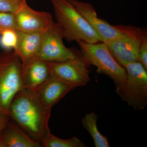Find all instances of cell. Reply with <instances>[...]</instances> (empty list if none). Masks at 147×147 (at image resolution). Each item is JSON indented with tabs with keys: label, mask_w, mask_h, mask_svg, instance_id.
Returning <instances> with one entry per match:
<instances>
[{
	"label": "cell",
	"mask_w": 147,
	"mask_h": 147,
	"mask_svg": "<svg viewBox=\"0 0 147 147\" xmlns=\"http://www.w3.org/2000/svg\"><path fill=\"white\" fill-rule=\"evenodd\" d=\"M51 111L42 106L33 91L23 88L11 102L9 117L30 137L40 144L50 130L48 122Z\"/></svg>",
	"instance_id": "6da1fadb"
},
{
	"label": "cell",
	"mask_w": 147,
	"mask_h": 147,
	"mask_svg": "<svg viewBox=\"0 0 147 147\" xmlns=\"http://www.w3.org/2000/svg\"><path fill=\"white\" fill-rule=\"evenodd\" d=\"M55 18L63 38L69 42L94 43L100 38L68 0H51Z\"/></svg>",
	"instance_id": "7a4b0ae2"
},
{
	"label": "cell",
	"mask_w": 147,
	"mask_h": 147,
	"mask_svg": "<svg viewBox=\"0 0 147 147\" xmlns=\"http://www.w3.org/2000/svg\"><path fill=\"white\" fill-rule=\"evenodd\" d=\"M22 69V63L13 51L0 52V113L9 116L11 102L23 88Z\"/></svg>",
	"instance_id": "3957f363"
},
{
	"label": "cell",
	"mask_w": 147,
	"mask_h": 147,
	"mask_svg": "<svg viewBox=\"0 0 147 147\" xmlns=\"http://www.w3.org/2000/svg\"><path fill=\"white\" fill-rule=\"evenodd\" d=\"M78 43L83 57L90 65L97 67L98 73L109 76L116 88L123 86L126 80V70L113 57L105 42Z\"/></svg>",
	"instance_id": "277c9868"
},
{
	"label": "cell",
	"mask_w": 147,
	"mask_h": 147,
	"mask_svg": "<svg viewBox=\"0 0 147 147\" xmlns=\"http://www.w3.org/2000/svg\"><path fill=\"white\" fill-rule=\"evenodd\" d=\"M127 73L125 83L116 88L122 100L134 110H143L147 105V70L138 61L124 66Z\"/></svg>",
	"instance_id": "5b68a950"
},
{
	"label": "cell",
	"mask_w": 147,
	"mask_h": 147,
	"mask_svg": "<svg viewBox=\"0 0 147 147\" xmlns=\"http://www.w3.org/2000/svg\"><path fill=\"white\" fill-rule=\"evenodd\" d=\"M147 36L145 31L137 27L126 26L125 33L105 42L113 57L121 65L137 61L139 46Z\"/></svg>",
	"instance_id": "8992f818"
},
{
	"label": "cell",
	"mask_w": 147,
	"mask_h": 147,
	"mask_svg": "<svg viewBox=\"0 0 147 147\" xmlns=\"http://www.w3.org/2000/svg\"><path fill=\"white\" fill-rule=\"evenodd\" d=\"M47 62L50 76L76 88L90 81V65L80 52L74 59L62 62Z\"/></svg>",
	"instance_id": "52a82bcc"
},
{
	"label": "cell",
	"mask_w": 147,
	"mask_h": 147,
	"mask_svg": "<svg viewBox=\"0 0 147 147\" xmlns=\"http://www.w3.org/2000/svg\"><path fill=\"white\" fill-rule=\"evenodd\" d=\"M62 33L56 22L42 34L37 57L45 61L62 62L74 59L79 52L66 47Z\"/></svg>",
	"instance_id": "ba28073f"
},
{
	"label": "cell",
	"mask_w": 147,
	"mask_h": 147,
	"mask_svg": "<svg viewBox=\"0 0 147 147\" xmlns=\"http://www.w3.org/2000/svg\"><path fill=\"white\" fill-rule=\"evenodd\" d=\"M89 24L100 38L102 42H106L125 33L126 26H113L97 16L94 7L89 3L79 0H68Z\"/></svg>",
	"instance_id": "9c48e42d"
},
{
	"label": "cell",
	"mask_w": 147,
	"mask_h": 147,
	"mask_svg": "<svg viewBox=\"0 0 147 147\" xmlns=\"http://www.w3.org/2000/svg\"><path fill=\"white\" fill-rule=\"evenodd\" d=\"M17 31L25 33H43L53 25L52 14L36 11L30 7L26 0L14 14Z\"/></svg>",
	"instance_id": "30bf717a"
},
{
	"label": "cell",
	"mask_w": 147,
	"mask_h": 147,
	"mask_svg": "<svg viewBox=\"0 0 147 147\" xmlns=\"http://www.w3.org/2000/svg\"><path fill=\"white\" fill-rule=\"evenodd\" d=\"M75 88L50 76L45 83L33 91L42 106L47 110H51L54 105Z\"/></svg>",
	"instance_id": "8fae6325"
},
{
	"label": "cell",
	"mask_w": 147,
	"mask_h": 147,
	"mask_svg": "<svg viewBox=\"0 0 147 147\" xmlns=\"http://www.w3.org/2000/svg\"><path fill=\"white\" fill-rule=\"evenodd\" d=\"M17 41L13 52L19 58L23 67L37 57L43 33L17 31Z\"/></svg>",
	"instance_id": "7c38bea8"
},
{
	"label": "cell",
	"mask_w": 147,
	"mask_h": 147,
	"mask_svg": "<svg viewBox=\"0 0 147 147\" xmlns=\"http://www.w3.org/2000/svg\"><path fill=\"white\" fill-rule=\"evenodd\" d=\"M49 76L47 62L37 57L23 67V88L35 91L45 83Z\"/></svg>",
	"instance_id": "4fadbf2b"
},
{
	"label": "cell",
	"mask_w": 147,
	"mask_h": 147,
	"mask_svg": "<svg viewBox=\"0 0 147 147\" xmlns=\"http://www.w3.org/2000/svg\"><path fill=\"white\" fill-rule=\"evenodd\" d=\"M41 147L10 119L2 133L0 147Z\"/></svg>",
	"instance_id": "5bb4252c"
},
{
	"label": "cell",
	"mask_w": 147,
	"mask_h": 147,
	"mask_svg": "<svg viewBox=\"0 0 147 147\" xmlns=\"http://www.w3.org/2000/svg\"><path fill=\"white\" fill-rule=\"evenodd\" d=\"M98 117L94 112L87 114L82 119L83 127L88 131L92 138L96 147H110L107 137L101 134L98 128Z\"/></svg>",
	"instance_id": "9a60e30c"
},
{
	"label": "cell",
	"mask_w": 147,
	"mask_h": 147,
	"mask_svg": "<svg viewBox=\"0 0 147 147\" xmlns=\"http://www.w3.org/2000/svg\"><path fill=\"white\" fill-rule=\"evenodd\" d=\"M43 147H85L86 145L76 137L69 139H62L56 137L48 131L40 142Z\"/></svg>",
	"instance_id": "2e32d148"
},
{
	"label": "cell",
	"mask_w": 147,
	"mask_h": 147,
	"mask_svg": "<svg viewBox=\"0 0 147 147\" xmlns=\"http://www.w3.org/2000/svg\"><path fill=\"white\" fill-rule=\"evenodd\" d=\"M0 45L5 50L13 49L16 46L17 41L16 31H6L1 35Z\"/></svg>",
	"instance_id": "e0dca14e"
},
{
	"label": "cell",
	"mask_w": 147,
	"mask_h": 147,
	"mask_svg": "<svg viewBox=\"0 0 147 147\" xmlns=\"http://www.w3.org/2000/svg\"><path fill=\"white\" fill-rule=\"evenodd\" d=\"M9 30L16 31L14 14L0 12V36L4 32Z\"/></svg>",
	"instance_id": "ac0fdd59"
},
{
	"label": "cell",
	"mask_w": 147,
	"mask_h": 147,
	"mask_svg": "<svg viewBox=\"0 0 147 147\" xmlns=\"http://www.w3.org/2000/svg\"><path fill=\"white\" fill-rule=\"evenodd\" d=\"M25 0H0V12L15 14Z\"/></svg>",
	"instance_id": "d6986e66"
},
{
	"label": "cell",
	"mask_w": 147,
	"mask_h": 147,
	"mask_svg": "<svg viewBox=\"0 0 147 147\" xmlns=\"http://www.w3.org/2000/svg\"><path fill=\"white\" fill-rule=\"evenodd\" d=\"M147 70V36L142 39L138 52V61Z\"/></svg>",
	"instance_id": "ffe728a7"
},
{
	"label": "cell",
	"mask_w": 147,
	"mask_h": 147,
	"mask_svg": "<svg viewBox=\"0 0 147 147\" xmlns=\"http://www.w3.org/2000/svg\"><path fill=\"white\" fill-rule=\"evenodd\" d=\"M10 119L9 116L0 113V144L2 133Z\"/></svg>",
	"instance_id": "44dd1931"
}]
</instances>
